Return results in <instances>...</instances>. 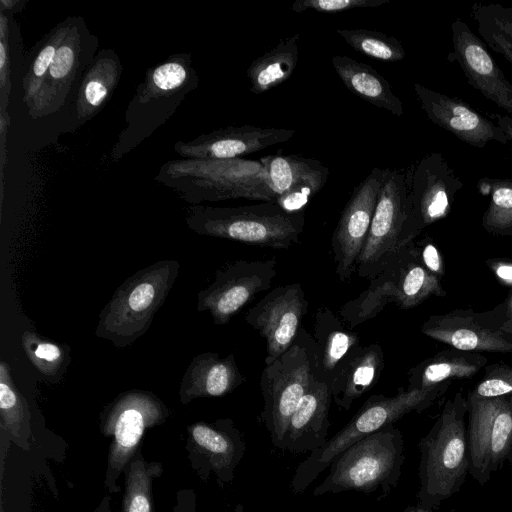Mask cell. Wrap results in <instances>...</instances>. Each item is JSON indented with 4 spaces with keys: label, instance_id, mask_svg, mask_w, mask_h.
Wrapping results in <instances>:
<instances>
[{
    "label": "cell",
    "instance_id": "obj_8",
    "mask_svg": "<svg viewBox=\"0 0 512 512\" xmlns=\"http://www.w3.org/2000/svg\"><path fill=\"white\" fill-rule=\"evenodd\" d=\"M316 372L315 343L304 329L287 351L265 363L260 377L264 402L260 419L276 448L280 449L291 416L317 379Z\"/></svg>",
    "mask_w": 512,
    "mask_h": 512
},
{
    "label": "cell",
    "instance_id": "obj_23",
    "mask_svg": "<svg viewBox=\"0 0 512 512\" xmlns=\"http://www.w3.org/2000/svg\"><path fill=\"white\" fill-rule=\"evenodd\" d=\"M384 369L382 347L373 343L355 346L334 369L329 387L334 403L349 410L353 403L371 389Z\"/></svg>",
    "mask_w": 512,
    "mask_h": 512
},
{
    "label": "cell",
    "instance_id": "obj_39",
    "mask_svg": "<svg viewBox=\"0 0 512 512\" xmlns=\"http://www.w3.org/2000/svg\"><path fill=\"white\" fill-rule=\"evenodd\" d=\"M469 396L479 399L512 396V367L499 363L487 366Z\"/></svg>",
    "mask_w": 512,
    "mask_h": 512
},
{
    "label": "cell",
    "instance_id": "obj_37",
    "mask_svg": "<svg viewBox=\"0 0 512 512\" xmlns=\"http://www.w3.org/2000/svg\"><path fill=\"white\" fill-rule=\"evenodd\" d=\"M492 188L491 202L482 225L490 233L509 234L512 229V182L496 180Z\"/></svg>",
    "mask_w": 512,
    "mask_h": 512
},
{
    "label": "cell",
    "instance_id": "obj_7",
    "mask_svg": "<svg viewBox=\"0 0 512 512\" xmlns=\"http://www.w3.org/2000/svg\"><path fill=\"white\" fill-rule=\"evenodd\" d=\"M179 269L177 260H159L127 278L101 310L95 335L117 348H125L144 335L174 285Z\"/></svg>",
    "mask_w": 512,
    "mask_h": 512
},
{
    "label": "cell",
    "instance_id": "obj_33",
    "mask_svg": "<svg viewBox=\"0 0 512 512\" xmlns=\"http://www.w3.org/2000/svg\"><path fill=\"white\" fill-rule=\"evenodd\" d=\"M21 344L29 361L47 380L56 382L62 377L70 362L69 347L34 331H25Z\"/></svg>",
    "mask_w": 512,
    "mask_h": 512
},
{
    "label": "cell",
    "instance_id": "obj_5",
    "mask_svg": "<svg viewBox=\"0 0 512 512\" xmlns=\"http://www.w3.org/2000/svg\"><path fill=\"white\" fill-rule=\"evenodd\" d=\"M186 223L202 236L287 249L299 243L305 216L303 211L288 212L274 202L237 207L192 205Z\"/></svg>",
    "mask_w": 512,
    "mask_h": 512
},
{
    "label": "cell",
    "instance_id": "obj_17",
    "mask_svg": "<svg viewBox=\"0 0 512 512\" xmlns=\"http://www.w3.org/2000/svg\"><path fill=\"white\" fill-rule=\"evenodd\" d=\"M407 183L411 217L419 234L447 215L450 201L463 186L439 153L422 158Z\"/></svg>",
    "mask_w": 512,
    "mask_h": 512
},
{
    "label": "cell",
    "instance_id": "obj_30",
    "mask_svg": "<svg viewBox=\"0 0 512 512\" xmlns=\"http://www.w3.org/2000/svg\"><path fill=\"white\" fill-rule=\"evenodd\" d=\"M299 40V33L283 38L250 64L246 76L253 94H263L292 76L299 59Z\"/></svg>",
    "mask_w": 512,
    "mask_h": 512
},
{
    "label": "cell",
    "instance_id": "obj_40",
    "mask_svg": "<svg viewBox=\"0 0 512 512\" xmlns=\"http://www.w3.org/2000/svg\"><path fill=\"white\" fill-rule=\"evenodd\" d=\"M389 0H296L291 10L300 13L315 10L322 13H338L355 8H376Z\"/></svg>",
    "mask_w": 512,
    "mask_h": 512
},
{
    "label": "cell",
    "instance_id": "obj_31",
    "mask_svg": "<svg viewBox=\"0 0 512 512\" xmlns=\"http://www.w3.org/2000/svg\"><path fill=\"white\" fill-rule=\"evenodd\" d=\"M396 265L399 287L396 305L401 309L413 308L432 295H445L440 279L420 262L413 243L396 256Z\"/></svg>",
    "mask_w": 512,
    "mask_h": 512
},
{
    "label": "cell",
    "instance_id": "obj_18",
    "mask_svg": "<svg viewBox=\"0 0 512 512\" xmlns=\"http://www.w3.org/2000/svg\"><path fill=\"white\" fill-rule=\"evenodd\" d=\"M294 135L295 131L288 128L228 126L188 142L177 141L174 150L183 159H236L287 142Z\"/></svg>",
    "mask_w": 512,
    "mask_h": 512
},
{
    "label": "cell",
    "instance_id": "obj_21",
    "mask_svg": "<svg viewBox=\"0 0 512 512\" xmlns=\"http://www.w3.org/2000/svg\"><path fill=\"white\" fill-rule=\"evenodd\" d=\"M414 91L430 121L451 132L462 141L484 147L492 141L509 143L505 132L458 98L431 90L419 83Z\"/></svg>",
    "mask_w": 512,
    "mask_h": 512
},
{
    "label": "cell",
    "instance_id": "obj_27",
    "mask_svg": "<svg viewBox=\"0 0 512 512\" xmlns=\"http://www.w3.org/2000/svg\"><path fill=\"white\" fill-rule=\"evenodd\" d=\"M312 338L315 343L316 377L329 384L331 375L342 358L355 346L359 336L329 307L315 313Z\"/></svg>",
    "mask_w": 512,
    "mask_h": 512
},
{
    "label": "cell",
    "instance_id": "obj_19",
    "mask_svg": "<svg viewBox=\"0 0 512 512\" xmlns=\"http://www.w3.org/2000/svg\"><path fill=\"white\" fill-rule=\"evenodd\" d=\"M280 207L288 212L303 211L325 185L329 169L319 160L299 155H267L259 159Z\"/></svg>",
    "mask_w": 512,
    "mask_h": 512
},
{
    "label": "cell",
    "instance_id": "obj_38",
    "mask_svg": "<svg viewBox=\"0 0 512 512\" xmlns=\"http://www.w3.org/2000/svg\"><path fill=\"white\" fill-rule=\"evenodd\" d=\"M152 472L139 461L131 464L126 482L124 512H152Z\"/></svg>",
    "mask_w": 512,
    "mask_h": 512
},
{
    "label": "cell",
    "instance_id": "obj_6",
    "mask_svg": "<svg viewBox=\"0 0 512 512\" xmlns=\"http://www.w3.org/2000/svg\"><path fill=\"white\" fill-rule=\"evenodd\" d=\"M450 384L445 382L425 389H407L394 396H370L341 430L298 464L291 480L292 492L299 494L305 491L339 454L354 443L410 412L427 409Z\"/></svg>",
    "mask_w": 512,
    "mask_h": 512
},
{
    "label": "cell",
    "instance_id": "obj_16",
    "mask_svg": "<svg viewBox=\"0 0 512 512\" xmlns=\"http://www.w3.org/2000/svg\"><path fill=\"white\" fill-rule=\"evenodd\" d=\"M166 415L162 401L147 391L124 392L109 405L103 420L104 432L113 436L109 474L121 472L145 429L160 423Z\"/></svg>",
    "mask_w": 512,
    "mask_h": 512
},
{
    "label": "cell",
    "instance_id": "obj_11",
    "mask_svg": "<svg viewBox=\"0 0 512 512\" xmlns=\"http://www.w3.org/2000/svg\"><path fill=\"white\" fill-rule=\"evenodd\" d=\"M470 474L480 484L512 460V396L479 399L469 396Z\"/></svg>",
    "mask_w": 512,
    "mask_h": 512
},
{
    "label": "cell",
    "instance_id": "obj_15",
    "mask_svg": "<svg viewBox=\"0 0 512 512\" xmlns=\"http://www.w3.org/2000/svg\"><path fill=\"white\" fill-rule=\"evenodd\" d=\"M308 302L300 283L280 285L265 294L245 315V322L266 342L265 363L289 349L300 332Z\"/></svg>",
    "mask_w": 512,
    "mask_h": 512
},
{
    "label": "cell",
    "instance_id": "obj_35",
    "mask_svg": "<svg viewBox=\"0 0 512 512\" xmlns=\"http://www.w3.org/2000/svg\"><path fill=\"white\" fill-rule=\"evenodd\" d=\"M0 411L2 421L10 432H19L28 422L26 401L15 386L11 368L4 360L0 361Z\"/></svg>",
    "mask_w": 512,
    "mask_h": 512
},
{
    "label": "cell",
    "instance_id": "obj_22",
    "mask_svg": "<svg viewBox=\"0 0 512 512\" xmlns=\"http://www.w3.org/2000/svg\"><path fill=\"white\" fill-rule=\"evenodd\" d=\"M331 401L329 384L316 379L291 416L280 449L311 453L322 447L328 441Z\"/></svg>",
    "mask_w": 512,
    "mask_h": 512
},
{
    "label": "cell",
    "instance_id": "obj_24",
    "mask_svg": "<svg viewBox=\"0 0 512 512\" xmlns=\"http://www.w3.org/2000/svg\"><path fill=\"white\" fill-rule=\"evenodd\" d=\"M245 380L233 354L222 357L214 352L201 353L192 359L181 379L180 400L187 404L195 398L222 397Z\"/></svg>",
    "mask_w": 512,
    "mask_h": 512
},
{
    "label": "cell",
    "instance_id": "obj_41",
    "mask_svg": "<svg viewBox=\"0 0 512 512\" xmlns=\"http://www.w3.org/2000/svg\"><path fill=\"white\" fill-rule=\"evenodd\" d=\"M473 17L477 22L479 34L486 44L512 63V38L481 16L473 14Z\"/></svg>",
    "mask_w": 512,
    "mask_h": 512
},
{
    "label": "cell",
    "instance_id": "obj_12",
    "mask_svg": "<svg viewBox=\"0 0 512 512\" xmlns=\"http://www.w3.org/2000/svg\"><path fill=\"white\" fill-rule=\"evenodd\" d=\"M276 274L275 257L228 262L197 293V310L209 312L215 324L225 325L259 293L267 291Z\"/></svg>",
    "mask_w": 512,
    "mask_h": 512
},
{
    "label": "cell",
    "instance_id": "obj_34",
    "mask_svg": "<svg viewBox=\"0 0 512 512\" xmlns=\"http://www.w3.org/2000/svg\"><path fill=\"white\" fill-rule=\"evenodd\" d=\"M335 32L355 51L370 58L397 62L406 55L397 38L380 31L357 28L336 29Z\"/></svg>",
    "mask_w": 512,
    "mask_h": 512
},
{
    "label": "cell",
    "instance_id": "obj_9",
    "mask_svg": "<svg viewBox=\"0 0 512 512\" xmlns=\"http://www.w3.org/2000/svg\"><path fill=\"white\" fill-rule=\"evenodd\" d=\"M418 235L411 217L407 176L388 168L355 271L362 278L373 279Z\"/></svg>",
    "mask_w": 512,
    "mask_h": 512
},
{
    "label": "cell",
    "instance_id": "obj_36",
    "mask_svg": "<svg viewBox=\"0 0 512 512\" xmlns=\"http://www.w3.org/2000/svg\"><path fill=\"white\" fill-rule=\"evenodd\" d=\"M1 9L0 13V88H1V112H6L11 90L12 75L15 66L13 49L15 48L16 24L11 18L12 12Z\"/></svg>",
    "mask_w": 512,
    "mask_h": 512
},
{
    "label": "cell",
    "instance_id": "obj_45",
    "mask_svg": "<svg viewBox=\"0 0 512 512\" xmlns=\"http://www.w3.org/2000/svg\"><path fill=\"white\" fill-rule=\"evenodd\" d=\"M491 117L494 120V123L497 124L506 134L509 139V142H512V118L505 115H501L499 113L492 114Z\"/></svg>",
    "mask_w": 512,
    "mask_h": 512
},
{
    "label": "cell",
    "instance_id": "obj_1",
    "mask_svg": "<svg viewBox=\"0 0 512 512\" xmlns=\"http://www.w3.org/2000/svg\"><path fill=\"white\" fill-rule=\"evenodd\" d=\"M467 400L461 392L448 400L430 431L420 440L418 505L435 508L457 493L470 472Z\"/></svg>",
    "mask_w": 512,
    "mask_h": 512
},
{
    "label": "cell",
    "instance_id": "obj_25",
    "mask_svg": "<svg viewBox=\"0 0 512 512\" xmlns=\"http://www.w3.org/2000/svg\"><path fill=\"white\" fill-rule=\"evenodd\" d=\"M122 75V64L113 49L100 50L88 67L69 109L71 129L93 118L112 97Z\"/></svg>",
    "mask_w": 512,
    "mask_h": 512
},
{
    "label": "cell",
    "instance_id": "obj_28",
    "mask_svg": "<svg viewBox=\"0 0 512 512\" xmlns=\"http://www.w3.org/2000/svg\"><path fill=\"white\" fill-rule=\"evenodd\" d=\"M331 62L340 80L353 94L396 116L403 115L401 100L393 93L389 82L370 65L345 55H335Z\"/></svg>",
    "mask_w": 512,
    "mask_h": 512
},
{
    "label": "cell",
    "instance_id": "obj_3",
    "mask_svg": "<svg viewBox=\"0 0 512 512\" xmlns=\"http://www.w3.org/2000/svg\"><path fill=\"white\" fill-rule=\"evenodd\" d=\"M199 81L188 53L171 55L148 69L128 104L126 126L112 150V159L123 157L164 124Z\"/></svg>",
    "mask_w": 512,
    "mask_h": 512
},
{
    "label": "cell",
    "instance_id": "obj_32",
    "mask_svg": "<svg viewBox=\"0 0 512 512\" xmlns=\"http://www.w3.org/2000/svg\"><path fill=\"white\" fill-rule=\"evenodd\" d=\"M73 17L69 16L52 28L24 59V72L22 77V100L25 106L37 94L45 78L56 52L67 35Z\"/></svg>",
    "mask_w": 512,
    "mask_h": 512
},
{
    "label": "cell",
    "instance_id": "obj_14",
    "mask_svg": "<svg viewBox=\"0 0 512 512\" xmlns=\"http://www.w3.org/2000/svg\"><path fill=\"white\" fill-rule=\"evenodd\" d=\"M388 168H374L352 191L331 237L335 271L341 281L356 270Z\"/></svg>",
    "mask_w": 512,
    "mask_h": 512
},
{
    "label": "cell",
    "instance_id": "obj_29",
    "mask_svg": "<svg viewBox=\"0 0 512 512\" xmlns=\"http://www.w3.org/2000/svg\"><path fill=\"white\" fill-rule=\"evenodd\" d=\"M487 361L480 353L451 347L411 368L408 373V389H425L454 379L469 378L484 367Z\"/></svg>",
    "mask_w": 512,
    "mask_h": 512
},
{
    "label": "cell",
    "instance_id": "obj_4",
    "mask_svg": "<svg viewBox=\"0 0 512 512\" xmlns=\"http://www.w3.org/2000/svg\"><path fill=\"white\" fill-rule=\"evenodd\" d=\"M404 460L402 432L387 425L339 454L313 495L357 491L377 494L379 501L396 487Z\"/></svg>",
    "mask_w": 512,
    "mask_h": 512
},
{
    "label": "cell",
    "instance_id": "obj_26",
    "mask_svg": "<svg viewBox=\"0 0 512 512\" xmlns=\"http://www.w3.org/2000/svg\"><path fill=\"white\" fill-rule=\"evenodd\" d=\"M193 442L204 454L207 466L223 481H230L246 450L240 431L230 419L196 423L190 427Z\"/></svg>",
    "mask_w": 512,
    "mask_h": 512
},
{
    "label": "cell",
    "instance_id": "obj_13",
    "mask_svg": "<svg viewBox=\"0 0 512 512\" xmlns=\"http://www.w3.org/2000/svg\"><path fill=\"white\" fill-rule=\"evenodd\" d=\"M507 309L477 313L470 309L432 315L421 332L448 346L467 352L512 353V329Z\"/></svg>",
    "mask_w": 512,
    "mask_h": 512
},
{
    "label": "cell",
    "instance_id": "obj_10",
    "mask_svg": "<svg viewBox=\"0 0 512 512\" xmlns=\"http://www.w3.org/2000/svg\"><path fill=\"white\" fill-rule=\"evenodd\" d=\"M98 39L81 17H73L71 27L37 94L26 105L32 119L44 118L72 106L83 77L94 60Z\"/></svg>",
    "mask_w": 512,
    "mask_h": 512
},
{
    "label": "cell",
    "instance_id": "obj_44",
    "mask_svg": "<svg viewBox=\"0 0 512 512\" xmlns=\"http://www.w3.org/2000/svg\"><path fill=\"white\" fill-rule=\"evenodd\" d=\"M492 267L495 274L502 282L512 285V263L495 262Z\"/></svg>",
    "mask_w": 512,
    "mask_h": 512
},
{
    "label": "cell",
    "instance_id": "obj_20",
    "mask_svg": "<svg viewBox=\"0 0 512 512\" xmlns=\"http://www.w3.org/2000/svg\"><path fill=\"white\" fill-rule=\"evenodd\" d=\"M454 59L468 82L512 118V85L468 25L456 19L452 25Z\"/></svg>",
    "mask_w": 512,
    "mask_h": 512
},
{
    "label": "cell",
    "instance_id": "obj_2",
    "mask_svg": "<svg viewBox=\"0 0 512 512\" xmlns=\"http://www.w3.org/2000/svg\"><path fill=\"white\" fill-rule=\"evenodd\" d=\"M155 180L193 205L232 199L276 201L259 160H173L160 168Z\"/></svg>",
    "mask_w": 512,
    "mask_h": 512
},
{
    "label": "cell",
    "instance_id": "obj_46",
    "mask_svg": "<svg viewBox=\"0 0 512 512\" xmlns=\"http://www.w3.org/2000/svg\"><path fill=\"white\" fill-rule=\"evenodd\" d=\"M431 509H426L424 507L419 506L418 504L415 506H409L405 509L404 512H432Z\"/></svg>",
    "mask_w": 512,
    "mask_h": 512
},
{
    "label": "cell",
    "instance_id": "obj_42",
    "mask_svg": "<svg viewBox=\"0 0 512 512\" xmlns=\"http://www.w3.org/2000/svg\"><path fill=\"white\" fill-rule=\"evenodd\" d=\"M472 13L481 16L512 38V8L499 4H475Z\"/></svg>",
    "mask_w": 512,
    "mask_h": 512
},
{
    "label": "cell",
    "instance_id": "obj_43",
    "mask_svg": "<svg viewBox=\"0 0 512 512\" xmlns=\"http://www.w3.org/2000/svg\"><path fill=\"white\" fill-rule=\"evenodd\" d=\"M416 249L417 256L425 268L439 279L444 269L441 255L433 243H424L420 249Z\"/></svg>",
    "mask_w": 512,
    "mask_h": 512
}]
</instances>
